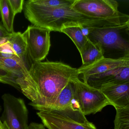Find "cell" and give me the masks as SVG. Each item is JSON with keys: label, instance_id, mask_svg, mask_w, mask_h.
<instances>
[{"label": "cell", "instance_id": "cell-1", "mask_svg": "<svg viewBox=\"0 0 129 129\" xmlns=\"http://www.w3.org/2000/svg\"><path fill=\"white\" fill-rule=\"evenodd\" d=\"M79 75L78 69L62 62H36L16 82L31 101L29 105L46 106L55 100L71 80Z\"/></svg>", "mask_w": 129, "mask_h": 129}, {"label": "cell", "instance_id": "cell-2", "mask_svg": "<svg viewBox=\"0 0 129 129\" xmlns=\"http://www.w3.org/2000/svg\"><path fill=\"white\" fill-rule=\"evenodd\" d=\"M26 18L34 26L59 32L72 26L101 27L116 25L111 23L87 16L72 8H52L36 4L32 0L26 1L23 5Z\"/></svg>", "mask_w": 129, "mask_h": 129}, {"label": "cell", "instance_id": "cell-3", "mask_svg": "<svg viewBox=\"0 0 129 129\" xmlns=\"http://www.w3.org/2000/svg\"><path fill=\"white\" fill-rule=\"evenodd\" d=\"M126 34V23L119 25L92 27L88 38L101 47L104 58L118 59L129 57V39L125 36Z\"/></svg>", "mask_w": 129, "mask_h": 129}, {"label": "cell", "instance_id": "cell-4", "mask_svg": "<svg viewBox=\"0 0 129 129\" xmlns=\"http://www.w3.org/2000/svg\"><path fill=\"white\" fill-rule=\"evenodd\" d=\"M37 114L48 129H97L87 120L76 102L64 110L41 111Z\"/></svg>", "mask_w": 129, "mask_h": 129}, {"label": "cell", "instance_id": "cell-5", "mask_svg": "<svg viewBox=\"0 0 129 129\" xmlns=\"http://www.w3.org/2000/svg\"><path fill=\"white\" fill-rule=\"evenodd\" d=\"M119 4L114 0H75L72 9L87 16L108 21L115 25L126 23L129 15L119 11Z\"/></svg>", "mask_w": 129, "mask_h": 129}, {"label": "cell", "instance_id": "cell-6", "mask_svg": "<svg viewBox=\"0 0 129 129\" xmlns=\"http://www.w3.org/2000/svg\"><path fill=\"white\" fill-rule=\"evenodd\" d=\"M73 85L74 99L84 115L94 114L110 105L101 89L90 86L79 78L71 80Z\"/></svg>", "mask_w": 129, "mask_h": 129}, {"label": "cell", "instance_id": "cell-7", "mask_svg": "<svg viewBox=\"0 0 129 129\" xmlns=\"http://www.w3.org/2000/svg\"><path fill=\"white\" fill-rule=\"evenodd\" d=\"M129 80V57L106 58L105 72L90 76L83 82L100 89L104 85L124 83Z\"/></svg>", "mask_w": 129, "mask_h": 129}, {"label": "cell", "instance_id": "cell-8", "mask_svg": "<svg viewBox=\"0 0 129 129\" xmlns=\"http://www.w3.org/2000/svg\"><path fill=\"white\" fill-rule=\"evenodd\" d=\"M4 110L2 122L9 129H28V110L24 101L10 94L2 96Z\"/></svg>", "mask_w": 129, "mask_h": 129}, {"label": "cell", "instance_id": "cell-9", "mask_svg": "<svg viewBox=\"0 0 129 129\" xmlns=\"http://www.w3.org/2000/svg\"><path fill=\"white\" fill-rule=\"evenodd\" d=\"M50 32L44 28L31 25L22 33L27 44V54L33 63L41 62L47 56L51 47Z\"/></svg>", "mask_w": 129, "mask_h": 129}, {"label": "cell", "instance_id": "cell-10", "mask_svg": "<svg viewBox=\"0 0 129 129\" xmlns=\"http://www.w3.org/2000/svg\"><path fill=\"white\" fill-rule=\"evenodd\" d=\"M100 89L116 110L129 107V82L105 85Z\"/></svg>", "mask_w": 129, "mask_h": 129}, {"label": "cell", "instance_id": "cell-11", "mask_svg": "<svg viewBox=\"0 0 129 129\" xmlns=\"http://www.w3.org/2000/svg\"><path fill=\"white\" fill-rule=\"evenodd\" d=\"M76 102L73 85L71 80L51 104L46 106H34L33 107L39 111L47 110H59L71 107Z\"/></svg>", "mask_w": 129, "mask_h": 129}, {"label": "cell", "instance_id": "cell-12", "mask_svg": "<svg viewBox=\"0 0 129 129\" xmlns=\"http://www.w3.org/2000/svg\"><path fill=\"white\" fill-rule=\"evenodd\" d=\"M80 54L82 61V66H90L104 58L101 47L89 39Z\"/></svg>", "mask_w": 129, "mask_h": 129}, {"label": "cell", "instance_id": "cell-13", "mask_svg": "<svg viewBox=\"0 0 129 129\" xmlns=\"http://www.w3.org/2000/svg\"><path fill=\"white\" fill-rule=\"evenodd\" d=\"M15 54L24 61L27 54V44L22 33L19 32L10 33L8 38Z\"/></svg>", "mask_w": 129, "mask_h": 129}, {"label": "cell", "instance_id": "cell-14", "mask_svg": "<svg viewBox=\"0 0 129 129\" xmlns=\"http://www.w3.org/2000/svg\"><path fill=\"white\" fill-rule=\"evenodd\" d=\"M0 13L4 28L9 33L14 32L13 23L15 15L8 0H0Z\"/></svg>", "mask_w": 129, "mask_h": 129}, {"label": "cell", "instance_id": "cell-15", "mask_svg": "<svg viewBox=\"0 0 129 129\" xmlns=\"http://www.w3.org/2000/svg\"><path fill=\"white\" fill-rule=\"evenodd\" d=\"M80 27H70L64 28L61 31V32L67 35L72 40L78 49L80 54L88 39V38L83 35Z\"/></svg>", "mask_w": 129, "mask_h": 129}, {"label": "cell", "instance_id": "cell-16", "mask_svg": "<svg viewBox=\"0 0 129 129\" xmlns=\"http://www.w3.org/2000/svg\"><path fill=\"white\" fill-rule=\"evenodd\" d=\"M1 66L11 72L24 73L28 70L25 62L19 57L3 58Z\"/></svg>", "mask_w": 129, "mask_h": 129}, {"label": "cell", "instance_id": "cell-17", "mask_svg": "<svg viewBox=\"0 0 129 129\" xmlns=\"http://www.w3.org/2000/svg\"><path fill=\"white\" fill-rule=\"evenodd\" d=\"M114 129H129V107L116 110Z\"/></svg>", "mask_w": 129, "mask_h": 129}, {"label": "cell", "instance_id": "cell-18", "mask_svg": "<svg viewBox=\"0 0 129 129\" xmlns=\"http://www.w3.org/2000/svg\"><path fill=\"white\" fill-rule=\"evenodd\" d=\"M36 4L52 8L71 7L75 0H32Z\"/></svg>", "mask_w": 129, "mask_h": 129}, {"label": "cell", "instance_id": "cell-19", "mask_svg": "<svg viewBox=\"0 0 129 129\" xmlns=\"http://www.w3.org/2000/svg\"><path fill=\"white\" fill-rule=\"evenodd\" d=\"M0 83L8 84L19 89L13 73L0 66Z\"/></svg>", "mask_w": 129, "mask_h": 129}, {"label": "cell", "instance_id": "cell-20", "mask_svg": "<svg viewBox=\"0 0 129 129\" xmlns=\"http://www.w3.org/2000/svg\"><path fill=\"white\" fill-rule=\"evenodd\" d=\"M0 56L3 58L18 57L15 54L11 44L8 41L0 45Z\"/></svg>", "mask_w": 129, "mask_h": 129}, {"label": "cell", "instance_id": "cell-21", "mask_svg": "<svg viewBox=\"0 0 129 129\" xmlns=\"http://www.w3.org/2000/svg\"><path fill=\"white\" fill-rule=\"evenodd\" d=\"M12 11L15 15L21 13L23 8L25 1L23 0H8Z\"/></svg>", "mask_w": 129, "mask_h": 129}, {"label": "cell", "instance_id": "cell-22", "mask_svg": "<svg viewBox=\"0 0 129 129\" xmlns=\"http://www.w3.org/2000/svg\"><path fill=\"white\" fill-rule=\"evenodd\" d=\"M10 33H9L4 27L0 24V39L4 38H7L10 36Z\"/></svg>", "mask_w": 129, "mask_h": 129}, {"label": "cell", "instance_id": "cell-23", "mask_svg": "<svg viewBox=\"0 0 129 129\" xmlns=\"http://www.w3.org/2000/svg\"><path fill=\"white\" fill-rule=\"evenodd\" d=\"M81 31L83 35L88 38L90 32L92 29V27L82 26L81 27Z\"/></svg>", "mask_w": 129, "mask_h": 129}, {"label": "cell", "instance_id": "cell-24", "mask_svg": "<svg viewBox=\"0 0 129 129\" xmlns=\"http://www.w3.org/2000/svg\"><path fill=\"white\" fill-rule=\"evenodd\" d=\"M28 129H45L43 124L31 123L28 126Z\"/></svg>", "mask_w": 129, "mask_h": 129}, {"label": "cell", "instance_id": "cell-25", "mask_svg": "<svg viewBox=\"0 0 129 129\" xmlns=\"http://www.w3.org/2000/svg\"><path fill=\"white\" fill-rule=\"evenodd\" d=\"M0 129H9L5 124L3 123L0 119Z\"/></svg>", "mask_w": 129, "mask_h": 129}, {"label": "cell", "instance_id": "cell-26", "mask_svg": "<svg viewBox=\"0 0 129 129\" xmlns=\"http://www.w3.org/2000/svg\"><path fill=\"white\" fill-rule=\"evenodd\" d=\"M126 32L129 39V17L126 22Z\"/></svg>", "mask_w": 129, "mask_h": 129}, {"label": "cell", "instance_id": "cell-27", "mask_svg": "<svg viewBox=\"0 0 129 129\" xmlns=\"http://www.w3.org/2000/svg\"><path fill=\"white\" fill-rule=\"evenodd\" d=\"M2 59H3V58L1 56H0V65H1V63L2 61ZM1 66V65H0Z\"/></svg>", "mask_w": 129, "mask_h": 129}, {"label": "cell", "instance_id": "cell-28", "mask_svg": "<svg viewBox=\"0 0 129 129\" xmlns=\"http://www.w3.org/2000/svg\"><path fill=\"white\" fill-rule=\"evenodd\" d=\"M2 110V109L1 107L0 106V113H1V112Z\"/></svg>", "mask_w": 129, "mask_h": 129}]
</instances>
